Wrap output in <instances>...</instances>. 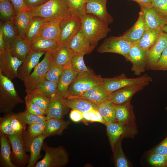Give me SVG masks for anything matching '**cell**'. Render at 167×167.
Returning <instances> with one entry per match:
<instances>
[{
  "label": "cell",
  "instance_id": "1",
  "mask_svg": "<svg viewBox=\"0 0 167 167\" xmlns=\"http://www.w3.org/2000/svg\"><path fill=\"white\" fill-rule=\"evenodd\" d=\"M29 10L32 16H41L48 20H62L71 15L67 0H49Z\"/></svg>",
  "mask_w": 167,
  "mask_h": 167
},
{
  "label": "cell",
  "instance_id": "2",
  "mask_svg": "<svg viewBox=\"0 0 167 167\" xmlns=\"http://www.w3.org/2000/svg\"><path fill=\"white\" fill-rule=\"evenodd\" d=\"M81 28L88 38L97 45L111 31L109 24L94 15L87 14L81 19Z\"/></svg>",
  "mask_w": 167,
  "mask_h": 167
},
{
  "label": "cell",
  "instance_id": "3",
  "mask_svg": "<svg viewBox=\"0 0 167 167\" xmlns=\"http://www.w3.org/2000/svg\"><path fill=\"white\" fill-rule=\"evenodd\" d=\"M24 102L11 81L0 73V111L8 114L19 104Z\"/></svg>",
  "mask_w": 167,
  "mask_h": 167
},
{
  "label": "cell",
  "instance_id": "4",
  "mask_svg": "<svg viewBox=\"0 0 167 167\" xmlns=\"http://www.w3.org/2000/svg\"><path fill=\"white\" fill-rule=\"evenodd\" d=\"M42 149L45 152V156L34 167H61L68 163V154L63 147H52L44 143Z\"/></svg>",
  "mask_w": 167,
  "mask_h": 167
},
{
  "label": "cell",
  "instance_id": "5",
  "mask_svg": "<svg viewBox=\"0 0 167 167\" xmlns=\"http://www.w3.org/2000/svg\"><path fill=\"white\" fill-rule=\"evenodd\" d=\"M102 79L92 73L78 74L68 88L67 97L79 96L84 92L102 83Z\"/></svg>",
  "mask_w": 167,
  "mask_h": 167
},
{
  "label": "cell",
  "instance_id": "6",
  "mask_svg": "<svg viewBox=\"0 0 167 167\" xmlns=\"http://www.w3.org/2000/svg\"><path fill=\"white\" fill-rule=\"evenodd\" d=\"M134 44L128 41L122 36H110L106 39L97 48L100 53H111L118 54L124 56L129 61V52Z\"/></svg>",
  "mask_w": 167,
  "mask_h": 167
},
{
  "label": "cell",
  "instance_id": "7",
  "mask_svg": "<svg viewBox=\"0 0 167 167\" xmlns=\"http://www.w3.org/2000/svg\"><path fill=\"white\" fill-rule=\"evenodd\" d=\"M152 81V78L146 74L138 77L128 78L124 74L113 78H103L102 84L109 94H110L115 91L127 86Z\"/></svg>",
  "mask_w": 167,
  "mask_h": 167
},
{
  "label": "cell",
  "instance_id": "8",
  "mask_svg": "<svg viewBox=\"0 0 167 167\" xmlns=\"http://www.w3.org/2000/svg\"><path fill=\"white\" fill-rule=\"evenodd\" d=\"M12 56L9 48L0 53V73L11 80L18 78V69L23 63Z\"/></svg>",
  "mask_w": 167,
  "mask_h": 167
},
{
  "label": "cell",
  "instance_id": "9",
  "mask_svg": "<svg viewBox=\"0 0 167 167\" xmlns=\"http://www.w3.org/2000/svg\"><path fill=\"white\" fill-rule=\"evenodd\" d=\"M81 19L71 15L62 19L57 42L59 45L67 44L81 28Z\"/></svg>",
  "mask_w": 167,
  "mask_h": 167
},
{
  "label": "cell",
  "instance_id": "10",
  "mask_svg": "<svg viewBox=\"0 0 167 167\" xmlns=\"http://www.w3.org/2000/svg\"><path fill=\"white\" fill-rule=\"evenodd\" d=\"M53 52L47 51L42 61L39 62L29 76L23 81L26 89L32 86L45 79L49 70Z\"/></svg>",
  "mask_w": 167,
  "mask_h": 167
},
{
  "label": "cell",
  "instance_id": "11",
  "mask_svg": "<svg viewBox=\"0 0 167 167\" xmlns=\"http://www.w3.org/2000/svg\"><path fill=\"white\" fill-rule=\"evenodd\" d=\"M66 44L74 52L84 55L90 53L96 46L88 38L81 28Z\"/></svg>",
  "mask_w": 167,
  "mask_h": 167
},
{
  "label": "cell",
  "instance_id": "12",
  "mask_svg": "<svg viewBox=\"0 0 167 167\" xmlns=\"http://www.w3.org/2000/svg\"><path fill=\"white\" fill-rule=\"evenodd\" d=\"M23 133H15L7 136L12 148L13 159L17 165L21 166L25 165L29 160L25 152Z\"/></svg>",
  "mask_w": 167,
  "mask_h": 167
},
{
  "label": "cell",
  "instance_id": "13",
  "mask_svg": "<svg viewBox=\"0 0 167 167\" xmlns=\"http://www.w3.org/2000/svg\"><path fill=\"white\" fill-rule=\"evenodd\" d=\"M147 50L134 44L129 52L131 70L135 75L139 76L145 70L148 61Z\"/></svg>",
  "mask_w": 167,
  "mask_h": 167
},
{
  "label": "cell",
  "instance_id": "14",
  "mask_svg": "<svg viewBox=\"0 0 167 167\" xmlns=\"http://www.w3.org/2000/svg\"><path fill=\"white\" fill-rule=\"evenodd\" d=\"M105 125L112 149L121 138L131 137L136 132V128L128 127L117 122L107 123Z\"/></svg>",
  "mask_w": 167,
  "mask_h": 167
},
{
  "label": "cell",
  "instance_id": "15",
  "mask_svg": "<svg viewBox=\"0 0 167 167\" xmlns=\"http://www.w3.org/2000/svg\"><path fill=\"white\" fill-rule=\"evenodd\" d=\"M149 83H144L131 85L119 89L110 95V101L120 105L131 101L133 96L143 89Z\"/></svg>",
  "mask_w": 167,
  "mask_h": 167
},
{
  "label": "cell",
  "instance_id": "16",
  "mask_svg": "<svg viewBox=\"0 0 167 167\" xmlns=\"http://www.w3.org/2000/svg\"><path fill=\"white\" fill-rule=\"evenodd\" d=\"M116 122L123 125L136 128L135 118L131 101L115 106Z\"/></svg>",
  "mask_w": 167,
  "mask_h": 167
},
{
  "label": "cell",
  "instance_id": "17",
  "mask_svg": "<svg viewBox=\"0 0 167 167\" xmlns=\"http://www.w3.org/2000/svg\"><path fill=\"white\" fill-rule=\"evenodd\" d=\"M45 53L44 52L31 49L18 69V78L23 81L26 79L31 74L32 69L39 63L41 57Z\"/></svg>",
  "mask_w": 167,
  "mask_h": 167
},
{
  "label": "cell",
  "instance_id": "18",
  "mask_svg": "<svg viewBox=\"0 0 167 167\" xmlns=\"http://www.w3.org/2000/svg\"><path fill=\"white\" fill-rule=\"evenodd\" d=\"M167 46V34L164 32L155 43L147 50L148 61L146 67L154 70L163 50Z\"/></svg>",
  "mask_w": 167,
  "mask_h": 167
},
{
  "label": "cell",
  "instance_id": "19",
  "mask_svg": "<svg viewBox=\"0 0 167 167\" xmlns=\"http://www.w3.org/2000/svg\"><path fill=\"white\" fill-rule=\"evenodd\" d=\"M139 6L143 15L146 29H162L167 23V20L152 7Z\"/></svg>",
  "mask_w": 167,
  "mask_h": 167
},
{
  "label": "cell",
  "instance_id": "20",
  "mask_svg": "<svg viewBox=\"0 0 167 167\" xmlns=\"http://www.w3.org/2000/svg\"><path fill=\"white\" fill-rule=\"evenodd\" d=\"M107 0H86V9L87 14L97 16L109 24L113 19L108 13L106 4Z\"/></svg>",
  "mask_w": 167,
  "mask_h": 167
},
{
  "label": "cell",
  "instance_id": "21",
  "mask_svg": "<svg viewBox=\"0 0 167 167\" xmlns=\"http://www.w3.org/2000/svg\"><path fill=\"white\" fill-rule=\"evenodd\" d=\"M62 99L56 94L50 98L48 106L46 110L45 116L47 120L50 118L63 120L69 108L63 103Z\"/></svg>",
  "mask_w": 167,
  "mask_h": 167
},
{
  "label": "cell",
  "instance_id": "22",
  "mask_svg": "<svg viewBox=\"0 0 167 167\" xmlns=\"http://www.w3.org/2000/svg\"><path fill=\"white\" fill-rule=\"evenodd\" d=\"M62 101L69 108L82 112H87L92 110L98 111V109L99 105L81 97H70L62 98Z\"/></svg>",
  "mask_w": 167,
  "mask_h": 167
},
{
  "label": "cell",
  "instance_id": "23",
  "mask_svg": "<svg viewBox=\"0 0 167 167\" xmlns=\"http://www.w3.org/2000/svg\"><path fill=\"white\" fill-rule=\"evenodd\" d=\"M70 65L65 67L58 83V87L55 94L64 99L67 97L68 88L78 75Z\"/></svg>",
  "mask_w": 167,
  "mask_h": 167
},
{
  "label": "cell",
  "instance_id": "24",
  "mask_svg": "<svg viewBox=\"0 0 167 167\" xmlns=\"http://www.w3.org/2000/svg\"><path fill=\"white\" fill-rule=\"evenodd\" d=\"M110 95L101 83L84 92L79 96L86 98L99 105L110 101Z\"/></svg>",
  "mask_w": 167,
  "mask_h": 167
},
{
  "label": "cell",
  "instance_id": "25",
  "mask_svg": "<svg viewBox=\"0 0 167 167\" xmlns=\"http://www.w3.org/2000/svg\"><path fill=\"white\" fill-rule=\"evenodd\" d=\"M74 53L66 44L60 45L53 52L50 62L64 67L70 66Z\"/></svg>",
  "mask_w": 167,
  "mask_h": 167
},
{
  "label": "cell",
  "instance_id": "26",
  "mask_svg": "<svg viewBox=\"0 0 167 167\" xmlns=\"http://www.w3.org/2000/svg\"><path fill=\"white\" fill-rule=\"evenodd\" d=\"M9 49L11 54L19 60L23 61L30 50V44L19 35L12 42Z\"/></svg>",
  "mask_w": 167,
  "mask_h": 167
},
{
  "label": "cell",
  "instance_id": "27",
  "mask_svg": "<svg viewBox=\"0 0 167 167\" xmlns=\"http://www.w3.org/2000/svg\"><path fill=\"white\" fill-rule=\"evenodd\" d=\"M146 29L143 15L140 11L138 19L135 24L122 36L128 41L134 44L141 37Z\"/></svg>",
  "mask_w": 167,
  "mask_h": 167
},
{
  "label": "cell",
  "instance_id": "28",
  "mask_svg": "<svg viewBox=\"0 0 167 167\" xmlns=\"http://www.w3.org/2000/svg\"><path fill=\"white\" fill-rule=\"evenodd\" d=\"M46 138L43 134L34 138L29 143L27 151L30 153L27 167H34L37 160L41 157V150Z\"/></svg>",
  "mask_w": 167,
  "mask_h": 167
},
{
  "label": "cell",
  "instance_id": "29",
  "mask_svg": "<svg viewBox=\"0 0 167 167\" xmlns=\"http://www.w3.org/2000/svg\"><path fill=\"white\" fill-rule=\"evenodd\" d=\"M163 32L161 29H146L141 37L134 44L147 50L155 43Z\"/></svg>",
  "mask_w": 167,
  "mask_h": 167
},
{
  "label": "cell",
  "instance_id": "30",
  "mask_svg": "<svg viewBox=\"0 0 167 167\" xmlns=\"http://www.w3.org/2000/svg\"><path fill=\"white\" fill-rule=\"evenodd\" d=\"M0 164L6 167H16L11 160V145L7 136L0 133Z\"/></svg>",
  "mask_w": 167,
  "mask_h": 167
},
{
  "label": "cell",
  "instance_id": "31",
  "mask_svg": "<svg viewBox=\"0 0 167 167\" xmlns=\"http://www.w3.org/2000/svg\"><path fill=\"white\" fill-rule=\"evenodd\" d=\"M70 124L69 121L54 118H50L46 121V125L43 135L46 138L61 135Z\"/></svg>",
  "mask_w": 167,
  "mask_h": 167
},
{
  "label": "cell",
  "instance_id": "32",
  "mask_svg": "<svg viewBox=\"0 0 167 167\" xmlns=\"http://www.w3.org/2000/svg\"><path fill=\"white\" fill-rule=\"evenodd\" d=\"M48 20L38 16H32L27 29L25 39L30 44L39 34Z\"/></svg>",
  "mask_w": 167,
  "mask_h": 167
},
{
  "label": "cell",
  "instance_id": "33",
  "mask_svg": "<svg viewBox=\"0 0 167 167\" xmlns=\"http://www.w3.org/2000/svg\"><path fill=\"white\" fill-rule=\"evenodd\" d=\"M61 20H48L36 37L54 40L57 41L59 34L60 23Z\"/></svg>",
  "mask_w": 167,
  "mask_h": 167
},
{
  "label": "cell",
  "instance_id": "34",
  "mask_svg": "<svg viewBox=\"0 0 167 167\" xmlns=\"http://www.w3.org/2000/svg\"><path fill=\"white\" fill-rule=\"evenodd\" d=\"M46 125V121L28 125L27 130L23 135V139L26 150L30 142L34 138L43 134Z\"/></svg>",
  "mask_w": 167,
  "mask_h": 167
},
{
  "label": "cell",
  "instance_id": "35",
  "mask_svg": "<svg viewBox=\"0 0 167 167\" xmlns=\"http://www.w3.org/2000/svg\"><path fill=\"white\" fill-rule=\"evenodd\" d=\"M32 16L29 10L21 11L16 12L14 20L19 35L24 38H25L26 31Z\"/></svg>",
  "mask_w": 167,
  "mask_h": 167
},
{
  "label": "cell",
  "instance_id": "36",
  "mask_svg": "<svg viewBox=\"0 0 167 167\" xmlns=\"http://www.w3.org/2000/svg\"><path fill=\"white\" fill-rule=\"evenodd\" d=\"M59 45L55 40L36 37L30 43L31 49L45 52H54Z\"/></svg>",
  "mask_w": 167,
  "mask_h": 167
},
{
  "label": "cell",
  "instance_id": "37",
  "mask_svg": "<svg viewBox=\"0 0 167 167\" xmlns=\"http://www.w3.org/2000/svg\"><path fill=\"white\" fill-rule=\"evenodd\" d=\"M26 92L25 100L31 101L46 112L50 99L36 90L26 89Z\"/></svg>",
  "mask_w": 167,
  "mask_h": 167
},
{
  "label": "cell",
  "instance_id": "38",
  "mask_svg": "<svg viewBox=\"0 0 167 167\" xmlns=\"http://www.w3.org/2000/svg\"><path fill=\"white\" fill-rule=\"evenodd\" d=\"M2 25L3 36L6 48H9L12 42L19 35L13 20L1 23Z\"/></svg>",
  "mask_w": 167,
  "mask_h": 167
},
{
  "label": "cell",
  "instance_id": "39",
  "mask_svg": "<svg viewBox=\"0 0 167 167\" xmlns=\"http://www.w3.org/2000/svg\"><path fill=\"white\" fill-rule=\"evenodd\" d=\"M58 83L53 82L46 79L35 84L28 90H36L50 98L56 93Z\"/></svg>",
  "mask_w": 167,
  "mask_h": 167
},
{
  "label": "cell",
  "instance_id": "40",
  "mask_svg": "<svg viewBox=\"0 0 167 167\" xmlns=\"http://www.w3.org/2000/svg\"><path fill=\"white\" fill-rule=\"evenodd\" d=\"M122 139L121 138L118 140L112 149L115 165L116 167H131V163L124 154L122 148L121 141Z\"/></svg>",
  "mask_w": 167,
  "mask_h": 167
},
{
  "label": "cell",
  "instance_id": "41",
  "mask_svg": "<svg viewBox=\"0 0 167 167\" xmlns=\"http://www.w3.org/2000/svg\"><path fill=\"white\" fill-rule=\"evenodd\" d=\"M115 104L109 101L99 105L98 111L101 115L106 122H116L115 111ZM105 124V125H106Z\"/></svg>",
  "mask_w": 167,
  "mask_h": 167
},
{
  "label": "cell",
  "instance_id": "42",
  "mask_svg": "<svg viewBox=\"0 0 167 167\" xmlns=\"http://www.w3.org/2000/svg\"><path fill=\"white\" fill-rule=\"evenodd\" d=\"M71 15L80 19L84 17L86 12V0H67Z\"/></svg>",
  "mask_w": 167,
  "mask_h": 167
},
{
  "label": "cell",
  "instance_id": "43",
  "mask_svg": "<svg viewBox=\"0 0 167 167\" xmlns=\"http://www.w3.org/2000/svg\"><path fill=\"white\" fill-rule=\"evenodd\" d=\"M0 19L3 22L14 19L16 12L9 0L0 1Z\"/></svg>",
  "mask_w": 167,
  "mask_h": 167
},
{
  "label": "cell",
  "instance_id": "44",
  "mask_svg": "<svg viewBox=\"0 0 167 167\" xmlns=\"http://www.w3.org/2000/svg\"><path fill=\"white\" fill-rule=\"evenodd\" d=\"M14 116L23 123L29 125L46 121L45 116H39L31 113L26 110L24 112L14 114Z\"/></svg>",
  "mask_w": 167,
  "mask_h": 167
},
{
  "label": "cell",
  "instance_id": "45",
  "mask_svg": "<svg viewBox=\"0 0 167 167\" xmlns=\"http://www.w3.org/2000/svg\"><path fill=\"white\" fill-rule=\"evenodd\" d=\"M84 54L75 53L71 58L70 66L78 74L92 73L86 66L84 60Z\"/></svg>",
  "mask_w": 167,
  "mask_h": 167
},
{
  "label": "cell",
  "instance_id": "46",
  "mask_svg": "<svg viewBox=\"0 0 167 167\" xmlns=\"http://www.w3.org/2000/svg\"><path fill=\"white\" fill-rule=\"evenodd\" d=\"M65 67L50 62L49 70L45 79L50 81L58 83L59 78Z\"/></svg>",
  "mask_w": 167,
  "mask_h": 167
},
{
  "label": "cell",
  "instance_id": "47",
  "mask_svg": "<svg viewBox=\"0 0 167 167\" xmlns=\"http://www.w3.org/2000/svg\"><path fill=\"white\" fill-rule=\"evenodd\" d=\"M11 113H8L5 117L1 118L0 123V133L7 136L15 133L11 125Z\"/></svg>",
  "mask_w": 167,
  "mask_h": 167
},
{
  "label": "cell",
  "instance_id": "48",
  "mask_svg": "<svg viewBox=\"0 0 167 167\" xmlns=\"http://www.w3.org/2000/svg\"><path fill=\"white\" fill-rule=\"evenodd\" d=\"M148 161L153 167H167V156L156 153H150Z\"/></svg>",
  "mask_w": 167,
  "mask_h": 167
},
{
  "label": "cell",
  "instance_id": "49",
  "mask_svg": "<svg viewBox=\"0 0 167 167\" xmlns=\"http://www.w3.org/2000/svg\"><path fill=\"white\" fill-rule=\"evenodd\" d=\"M151 6L167 20V0H151Z\"/></svg>",
  "mask_w": 167,
  "mask_h": 167
},
{
  "label": "cell",
  "instance_id": "50",
  "mask_svg": "<svg viewBox=\"0 0 167 167\" xmlns=\"http://www.w3.org/2000/svg\"><path fill=\"white\" fill-rule=\"evenodd\" d=\"M25 100L26 110L28 112L37 115L45 116L46 112L31 101Z\"/></svg>",
  "mask_w": 167,
  "mask_h": 167
},
{
  "label": "cell",
  "instance_id": "51",
  "mask_svg": "<svg viewBox=\"0 0 167 167\" xmlns=\"http://www.w3.org/2000/svg\"><path fill=\"white\" fill-rule=\"evenodd\" d=\"M154 70H167V46L163 50L159 60L156 63Z\"/></svg>",
  "mask_w": 167,
  "mask_h": 167
},
{
  "label": "cell",
  "instance_id": "52",
  "mask_svg": "<svg viewBox=\"0 0 167 167\" xmlns=\"http://www.w3.org/2000/svg\"><path fill=\"white\" fill-rule=\"evenodd\" d=\"M12 127L16 133H23L25 130L26 125L15 118L12 114L11 120Z\"/></svg>",
  "mask_w": 167,
  "mask_h": 167
},
{
  "label": "cell",
  "instance_id": "53",
  "mask_svg": "<svg viewBox=\"0 0 167 167\" xmlns=\"http://www.w3.org/2000/svg\"><path fill=\"white\" fill-rule=\"evenodd\" d=\"M150 153H156L167 156V137L152 150Z\"/></svg>",
  "mask_w": 167,
  "mask_h": 167
},
{
  "label": "cell",
  "instance_id": "54",
  "mask_svg": "<svg viewBox=\"0 0 167 167\" xmlns=\"http://www.w3.org/2000/svg\"><path fill=\"white\" fill-rule=\"evenodd\" d=\"M88 113L90 117V122H98L105 125V122L97 111L92 110L88 111Z\"/></svg>",
  "mask_w": 167,
  "mask_h": 167
},
{
  "label": "cell",
  "instance_id": "55",
  "mask_svg": "<svg viewBox=\"0 0 167 167\" xmlns=\"http://www.w3.org/2000/svg\"><path fill=\"white\" fill-rule=\"evenodd\" d=\"M49 0H23L27 8L29 10L39 7Z\"/></svg>",
  "mask_w": 167,
  "mask_h": 167
},
{
  "label": "cell",
  "instance_id": "56",
  "mask_svg": "<svg viewBox=\"0 0 167 167\" xmlns=\"http://www.w3.org/2000/svg\"><path fill=\"white\" fill-rule=\"evenodd\" d=\"M12 4L14 8L17 12L28 10L26 7L23 0H9Z\"/></svg>",
  "mask_w": 167,
  "mask_h": 167
},
{
  "label": "cell",
  "instance_id": "57",
  "mask_svg": "<svg viewBox=\"0 0 167 167\" xmlns=\"http://www.w3.org/2000/svg\"><path fill=\"white\" fill-rule=\"evenodd\" d=\"M69 117L72 121L75 122H79L83 119L82 112L75 109H72Z\"/></svg>",
  "mask_w": 167,
  "mask_h": 167
},
{
  "label": "cell",
  "instance_id": "58",
  "mask_svg": "<svg viewBox=\"0 0 167 167\" xmlns=\"http://www.w3.org/2000/svg\"><path fill=\"white\" fill-rule=\"evenodd\" d=\"M6 49L3 36L2 25L0 23V53L4 51Z\"/></svg>",
  "mask_w": 167,
  "mask_h": 167
},
{
  "label": "cell",
  "instance_id": "59",
  "mask_svg": "<svg viewBox=\"0 0 167 167\" xmlns=\"http://www.w3.org/2000/svg\"><path fill=\"white\" fill-rule=\"evenodd\" d=\"M137 2L139 5L152 7L151 0H129Z\"/></svg>",
  "mask_w": 167,
  "mask_h": 167
},
{
  "label": "cell",
  "instance_id": "60",
  "mask_svg": "<svg viewBox=\"0 0 167 167\" xmlns=\"http://www.w3.org/2000/svg\"><path fill=\"white\" fill-rule=\"evenodd\" d=\"M162 30L163 32L167 34V23L162 28Z\"/></svg>",
  "mask_w": 167,
  "mask_h": 167
},
{
  "label": "cell",
  "instance_id": "61",
  "mask_svg": "<svg viewBox=\"0 0 167 167\" xmlns=\"http://www.w3.org/2000/svg\"><path fill=\"white\" fill-rule=\"evenodd\" d=\"M165 109L167 112V107H165Z\"/></svg>",
  "mask_w": 167,
  "mask_h": 167
},
{
  "label": "cell",
  "instance_id": "62",
  "mask_svg": "<svg viewBox=\"0 0 167 167\" xmlns=\"http://www.w3.org/2000/svg\"><path fill=\"white\" fill-rule=\"evenodd\" d=\"M2 0H0V1H2Z\"/></svg>",
  "mask_w": 167,
  "mask_h": 167
}]
</instances>
